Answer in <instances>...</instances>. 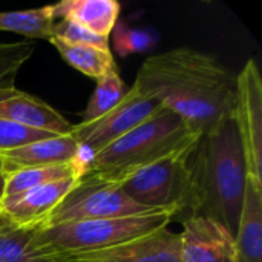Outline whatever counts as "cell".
I'll use <instances>...</instances> for the list:
<instances>
[{"mask_svg": "<svg viewBox=\"0 0 262 262\" xmlns=\"http://www.w3.org/2000/svg\"><path fill=\"white\" fill-rule=\"evenodd\" d=\"M52 38L69 45H84V46H95L101 49H109V38L98 35L71 20L61 18L58 23L54 25Z\"/></svg>", "mask_w": 262, "mask_h": 262, "instance_id": "cb8c5ba5", "label": "cell"}, {"mask_svg": "<svg viewBox=\"0 0 262 262\" xmlns=\"http://www.w3.org/2000/svg\"><path fill=\"white\" fill-rule=\"evenodd\" d=\"M160 109H163L160 101L130 88L112 111L95 121L75 124L71 135L81 147V152H88L92 157L155 115Z\"/></svg>", "mask_w": 262, "mask_h": 262, "instance_id": "52a82bcc", "label": "cell"}, {"mask_svg": "<svg viewBox=\"0 0 262 262\" xmlns=\"http://www.w3.org/2000/svg\"><path fill=\"white\" fill-rule=\"evenodd\" d=\"M201 135L190 130L181 117L163 107L140 126L86 161L84 175L92 173L121 183L135 172L196 143Z\"/></svg>", "mask_w": 262, "mask_h": 262, "instance_id": "3957f363", "label": "cell"}, {"mask_svg": "<svg viewBox=\"0 0 262 262\" xmlns=\"http://www.w3.org/2000/svg\"><path fill=\"white\" fill-rule=\"evenodd\" d=\"M9 226H12L11 223H8V220L2 215V212H0V230L2 229H6V227H9Z\"/></svg>", "mask_w": 262, "mask_h": 262, "instance_id": "484cf974", "label": "cell"}, {"mask_svg": "<svg viewBox=\"0 0 262 262\" xmlns=\"http://www.w3.org/2000/svg\"><path fill=\"white\" fill-rule=\"evenodd\" d=\"M54 18L71 20L98 35L111 37L121 6L115 0H63L51 5Z\"/></svg>", "mask_w": 262, "mask_h": 262, "instance_id": "9a60e30c", "label": "cell"}, {"mask_svg": "<svg viewBox=\"0 0 262 262\" xmlns=\"http://www.w3.org/2000/svg\"><path fill=\"white\" fill-rule=\"evenodd\" d=\"M5 184H6V175L0 166V201L5 198Z\"/></svg>", "mask_w": 262, "mask_h": 262, "instance_id": "d4e9b609", "label": "cell"}, {"mask_svg": "<svg viewBox=\"0 0 262 262\" xmlns=\"http://www.w3.org/2000/svg\"><path fill=\"white\" fill-rule=\"evenodd\" d=\"M55 18L51 5L23 11L0 12V31H9L29 38L51 40Z\"/></svg>", "mask_w": 262, "mask_h": 262, "instance_id": "ac0fdd59", "label": "cell"}, {"mask_svg": "<svg viewBox=\"0 0 262 262\" xmlns=\"http://www.w3.org/2000/svg\"><path fill=\"white\" fill-rule=\"evenodd\" d=\"M235 253V262H262V181L252 177L244 189Z\"/></svg>", "mask_w": 262, "mask_h": 262, "instance_id": "5bb4252c", "label": "cell"}, {"mask_svg": "<svg viewBox=\"0 0 262 262\" xmlns=\"http://www.w3.org/2000/svg\"><path fill=\"white\" fill-rule=\"evenodd\" d=\"M152 212L155 210L135 204L117 183L86 173L49 213L41 227L91 220L137 216Z\"/></svg>", "mask_w": 262, "mask_h": 262, "instance_id": "8992f818", "label": "cell"}, {"mask_svg": "<svg viewBox=\"0 0 262 262\" xmlns=\"http://www.w3.org/2000/svg\"><path fill=\"white\" fill-rule=\"evenodd\" d=\"M49 41L54 45V48L69 66H72L86 77L98 80L107 72L118 69L111 49H101L84 45H69L57 38H51Z\"/></svg>", "mask_w": 262, "mask_h": 262, "instance_id": "e0dca14e", "label": "cell"}, {"mask_svg": "<svg viewBox=\"0 0 262 262\" xmlns=\"http://www.w3.org/2000/svg\"><path fill=\"white\" fill-rule=\"evenodd\" d=\"M189 166L190 204L187 218L213 220L235 238L249 170L232 115L200 138L190 154Z\"/></svg>", "mask_w": 262, "mask_h": 262, "instance_id": "7a4b0ae2", "label": "cell"}, {"mask_svg": "<svg viewBox=\"0 0 262 262\" xmlns=\"http://www.w3.org/2000/svg\"><path fill=\"white\" fill-rule=\"evenodd\" d=\"M51 137H57L55 134L31 129L8 120L0 118V154L18 149L25 144L46 140Z\"/></svg>", "mask_w": 262, "mask_h": 262, "instance_id": "603a6c76", "label": "cell"}, {"mask_svg": "<svg viewBox=\"0 0 262 262\" xmlns=\"http://www.w3.org/2000/svg\"><path fill=\"white\" fill-rule=\"evenodd\" d=\"M78 177L43 184L0 201L2 215L17 227H41L49 213L75 187Z\"/></svg>", "mask_w": 262, "mask_h": 262, "instance_id": "8fae6325", "label": "cell"}, {"mask_svg": "<svg viewBox=\"0 0 262 262\" xmlns=\"http://www.w3.org/2000/svg\"><path fill=\"white\" fill-rule=\"evenodd\" d=\"M204 135L233 112L236 75L212 55L178 48L143 61L132 84Z\"/></svg>", "mask_w": 262, "mask_h": 262, "instance_id": "6da1fadb", "label": "cell"}, {"mask_svg": "<svg viewBox=\"0 0 262 262\" xmlns=\"http://www.w3.org/2000/svg\"><path fill=\"white\" fill-rule=\"evenodd\" d=\"M172 220L173 216L167 212H152L137 216L37 227L31 246L38 255L52 259L98 252L164 230Z\"/></svg>", "mask_w": 262, "mask_h": 262, "instance_id": "277c9868", "label": "cell"}, {"mask_svg": "<svg viewBox=\"0 0 262 262\" xmlns=\"http://www.w3.org/2000/svg\"><path fill=\"white\" fill-rule=\"evenodd\" d=\"M81 157V147L69 134L34 141L18 149L3 152L0 154V166L5 175H8L21 169L69 163Z\"/></svg>", "mask_w": 262, "mask_h": 262, "instance_id": "4fadbf2b", "label": "cell"}, {"mask_svg": "<svg viewBox=\"0 0 262 262\" xmlns=\"http://www.w3.org/2000/svg\"><path fill=\"white\" fill-rule=\"evenodd\" d=\"M181 223V262H235V238L224 226L203 216H189Z\"/></svg>", "mask_w": 262, "mask_h": 262, "instance_id": "30bf717a", "label": "cell"}, {"mask_svg": "<svg viewBox=\"0 0 262 262\" xmlns=\"http://www.w3.org/2000/svg\"><path fill=\"white\" fill-rule=\"evenodd\" d=\"M0 118L55 135H69L74 127L46 101L18 91L15 86L0 89Z\"/></svg>", "mask_w": 262, "mask_h": 262, "instance_id": "7c38bea8", "label": "cell"}, {"mask_svg": "<svg viewBox=\"0 0 262 262\" xmlns=\"http://www.w3.org/2000/svg\"><path fill=\"white\" fill-rule=\"evenodd\" d=\"M115 52L120 57L149 52L158 43V32L152 28H132L123 21H117L111 32Z\"/></svg>", "mask_w": 262, "mask_h": 262, "instance_id": "44dd1931", "label": "cell"}, {"mask_svg": "<svg viewBox=\"0 0 262 262\" xmlns=\"http://www.w3.org/2000/svg\"><path fill=\"white\" fill-rule=\"evenodd\" d=\"M95 91L91 95L88 106L81 112V123H91L112 111L127 94V86L121 80L118 69H114L95 80Z\"/></svg>", "mask_w": 262, "mask_h": 262, "instance_id": "d6986e66", "label": "cell"}, {"mask_svg": "<svg viewBox=\"0 0 262 262\" xmlns=\"http://www.w3.org/2000/svg\"><path fill=\"white\" fill-rule=\"evenodd\" d=\"M37 227L9 226L0 230V262H55L52 258L38 255L32 246Z\"/></svg>", "mask_w": 262, "mask_h": 262, "instance_id": "ffe728a7", "label": "cell"}, {"mask_svg": "<svg viewBox=\"0 0 262 262\" xmlns=\"http://www.w3.org/2000/svg\"><path fill=\"white\" fill-rule=\"evenodd\" d=\"M196 143L135 172L118 183L120 189L135 204L184 221L190 204L189 158Z\"/></svg>", "mask_w": 262, "mask_h": 262, "instance_id": "5b68a950", "label": "cell"}, {"mask_svg": "<svg viewBox=\"0 0 262 262\" xmlns=\"http://www.w3.org/2000/svg\"><path fill=\"white\" fill-rule=\"evenodd\" d=\"M35 45L31 40L0 41V89L14 88L17 74L34 54Z\"/></svg>", "mask_w": 262, "mask_h": 262, "instance_id": "7402d4cb", "label": "cell"}, {"mask_svg": "<svg viewBox=\"0 0 262 262\" xmlns=\"http://www.w3.org/2000/svg\"><path fill=\"white\" fill-rule=\"evenodd\" d=\"M236 124L249 177L262 181V80L255 60H247L236 75L232 112Z\"/></svg>", "mask_w": 262, "mask_h": 262, "instance_id": "ba28073f", "label": "cell"}, {"mask_svg": "<svg viewBox=\"0 0 262 262\" xmlns=\"http://www.w3.org/2000/svg\"><path fill=\"white\" fill-rule=\"evenodd\" d=\"M84 167H86V161L81 157L74 161L63 163V164L40 166V167H31V169L11 172L6 175L5 196H12L25 190H29L32 187L61 181L66 178H74V177L81 178L84 175Z\"/></svg>", "mask_w": 262, "mask_h": 262, "instance_id": "2e32d148", "label": "cell"}, {"mask_svg": "<svg viewBox=\"0 0 262 262\" xmlns=\"http://www.w3.org/2000/svg\"><path fill=\"white\" fill-rule=\"evenodd\" d=\"M55 262H181L180 235L167 229L111 249L55 258Z\"/></svg>", "mask_w": 262, "mask_h": 262, "instance_id": "9c48e42d", "label": "cell"}]
</instances>
